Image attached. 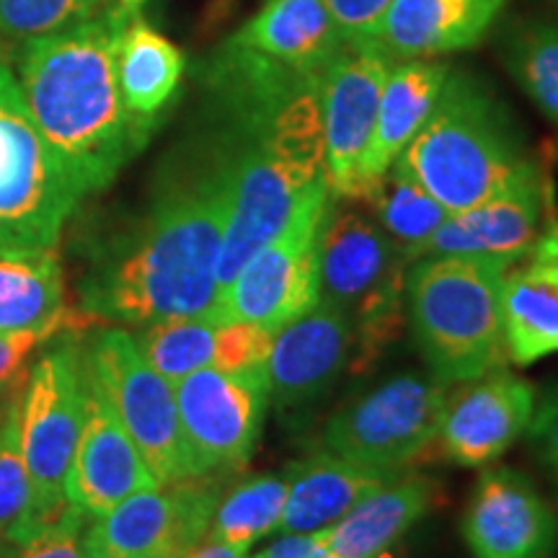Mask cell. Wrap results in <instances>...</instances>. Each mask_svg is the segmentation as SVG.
I'll list each match as a JSON object with an SVG mask.
<instances>
[{
    "label": "cell",
    "instance_id": "6da1fadb",
    "mask_svg": "<svg viewBox=\"0 0 558 558\" xmlns=\"http://www.w3.org/2000/svg\"><path fill=\"white\" fill-rule=\"evenodd\" d=\"M320 73L233 41H222L199 65L209 120L226 135L233 158L218 303L243 264L275 239L305 192L326 177Z\"/></svg>",
    "mask_w": 558,
    "mask_h": 558
},
{
    "label": "cell",
    "instance_id": "7a4b0ae2",
    "mask_svg": "<svg viewBox=\"0 0 558 558\" xmlns=\"http://www.w3.org/2000/svg\"><path fill=\"white\" fill-rule=\"evenodd\" d=\"M230 184V145L209 120L160 173L148 213L86 275L83 311L128 326L209 316L218 303Z\"/></svg>",
    "mask_w": 558,
    "mask_h": 558
},
{
    "label": "cell",
    "instance_id": "3957f363",
    "mask_svg": "<svg viewBox=\"0 0 558 558\" xmlns=\"http://www.w3.org/2000/svg\"><path fill=\"white\" fill-rule=\"evenodd\" d=\"M132 11L101 9L21 45L16 60L26 109L81 197L107 190L156 130L132 114L117 83V41Z\"/></svg>",
    "mask_w": 558,
    "mask_h": 558
},
{
    "label": "cell",
    "instance_id": "277c9868",
    "mask_svg": "<svg viewBox=\"0 0 558 558\" xmlns=\"http://www.w3.org/2000/svg\"><path fill=\"white\" fill-rule=\"evenodd\" d=\"M530 160L505 101L469 70H448L427 122L396 158L448 213L494 197Z\"/></svg>",
    "mask_w": 558,
    "mask_h": 558
},
{
    "label": "cell",
    "instance_id": "5b68a950",
    "mask_svg": "<svg viewBox=\"0 0 558 558\" xmlns=\"http://www.w3.org/2000/svg\"><path fill=\"white\" fill-rule=\"evenodd\" d=\"M507 262L488 256H424L409 267L407 318L439 383L456 386L507 365Z\"/></svg>",
    "mask_w": 558,
    "mask_h": 558
},
{
    "label": "cell",
    "instance_id": "8992f818",
    "mask_svg": "<svg viewBox=\"0 0 558 558\" xmlns=\"http://www.w3.org/2000/svg\"><path fill=\"white\" fill-rule=\"evenodd\" d=\"M409 256L373 215L331 202L318 241V298L337 305L354 331V373L401 337Z\"/></svg>",
    "mask_w": 558,
    "mask_h": 558
},
{
    "label": "cell",
    "instance_id": "52a82bcc",
    "mask_svg": "<svg viewBox=\"0 0 558 558\" xmlns=\"http://www.w3.org/2000/svg\"><path fill=\"white\" fill-rule=\"evenodd\" d=\"M81 199L34 124L13 70L0 65V246L52 248Z\"/></svg>",
    "mask_w": 558,
    "mask_h": 558
},
{
    "label": "cell",
    "instance_id": "ba28073f",
    "mask_svg": "<svg viewBox=\"0 0 558 558\" xmlns=\"http://www.w3.org/2000/svg\"><path fill=\"white\" fill-rule=\"evenodd\" d=\"M83 403L86 365L75 344L62 341L34 362L21 393V450L32 484V525L24 538L73 509L65 481L81 437Z\"/></svg>",
    "mask_w": 558,
    "mask_h": 558
},
{
    "label": "cell",
    "instance_id": "9c48e42d",
    "mask_svg": "<svg viewBox=\"0 0 558 558\" xmlns=\"http://www.w3.org/2000/svg\"><path fill=\"white\" fill-rule=\"evenodd\" d=\"M83 365L160 486L199 478L181 429L173 383L150 367L130 331L96 333Z\"/></svg>",
    "mask_w": 558,
    "mask_h": 558
},
{
    "label": "cell",
    "instance_id": "30bf717a",
    "mask_svg": "<svg viewBox=\"0 0 558 558\" xmlns=\"http://www.w3.org/2000/svg\"><path fill=\"white\" fill-rule=\"evenodd\" d=\"M331 202L326 177L318 179L284 228L243 264L213 316L277 331L308 311L318 300V241Z\"/></svg>",
    "mask_w": 558,
    "mask_h": 558
},
{
    "label": "cell",
    "instance_id": "8fae6325",
    "mask_svg": "<svg viewBox=\"0 0 558 558\" xmlns=\"http://www.w3.org/2000/svg\"><path fill=\"white\" fill-rule=\"evenodd\" d=\"M448 393L435 375H396L329 418L324 450L367 469L403 471L437 442Z\"/></svg>",
    "mask_w": 558,
    "mask_h": 558
},
{
    "label": "cell",
    "instance_id": "7c38bea8",
    "mask_svg": "<svg viewBox=\"0 0 558 558\" xmlns=\"http://www.w3.org/2000/svg\"><path fill=\"white\" fill-rule=\"evenodd\" d=\"M173 393L199 478L230 476L246 469L267 414V373L205 367L173 383Z\"/></svg>",
    "mask_w": 558,
    "mask_h": 558
},
{
    "label": "cell",
    "instance_id": "4fadbf2b",
    "mask_svg": "<svg viewBox=\"0 0 558 558\" xmlns=\"http://www.w3.org/2000/svg\"><path fill=\"white\" fill-rule=\"evenodd\" d=\"M220 488L207 478L143 488L83 535L86 558H179L213 525Z\"/></svg>",
    "mask_w": 558,
    "mask_h": 558
},
{
    "label": "cell",
    "instance_id": "5bb4252c",
    "mask_svg": "<svg viewBox=\"0 0 558 558\" xmlns=\"http://www.w3.org/2000/svg\"><path fill=\"white\" fill-rule=\"evenodd\" d=\"M393 58L375 41H344L320 73L326 184L337 202L357 199L360 160L375 130Z\"/></svg>",
    "mask_w": 558,
    "mask_h": 558
},
{
    "label": "cell",
    "instance_id": "9a60e30c",
    "mask_svg": "<svg viewBox=\"0 0 558 558\" xmlns=\"http://www.w3.org/2000/svg\"><path fill=\"white\" fill-rule=\"evenodd\" d=\"M554 209L548 173L530 158L494 197L448 215L416 251L414 262L424 256H488L512 267L538 243Z\"/></svg>",
    "mask_w": 558,
    "mask_h": 558
},
{
    "label": "cell",
    "instance_id": "2e32d148",
    "mask_svg": "<svg viewBox=\"0 0 558 558\" xmlns=\"http://www.w3.org/2000/svg\"><path fill=\"white\" fill-rule=\"evenodd\" d=\"M460 533L473 558H554L558 514L525 473L499 465L481 473Z\"/></svg>",
    "mask_w": 558,
    "mask_h": 558
},
{
    "label": "cell",
    "instance_id": "e0dca14e",
    "mask_svg": "<svg viewBox=\"0 0 558 558\" xmlns=\"http://www.w3.org/2000/svg\"><path fill=\"white\" fill-rule=\"evenodd\" d=\"M535 388L507 367L463 380L448 393L437 442L463 469H481L512 448L533 422Z\"/></svg>",
    "mask_w": 558,
    "mask_h": 558
},
{
    "label": "cell",
    "instance_id": "ac0fdd59",
    "mask_svg": "<svg viewBox=\"0 0 558 558\" xmlns=\"http://www.w3.org/2000/svg\"><path fill=\"white\" fill-rule=\"evenodd\" d=\"M354 360V331L337 305L316 300L279 326L267 360L269 399L282 409L318 401Z\"/></svg>",
    "mask_w": 558,
    "mask_h": 558
},
{
    "label": "cell",
    "instance_id": "d6986e66",
    "mask_svg": "<svg viewBox=\"0 0 558 558\" xmlns=\"http://www.w3.org/2000/svg\"><path fill=\"white\" fill-rule=\"evenodd\" d=\"M160 486L128 429L88 380L83 427L65 481V497L86 518H101L132 494Z\"/></svg>",
    "mask_w": 558,
    "mask_h": 558
},
{
    "label": "cell",
    "instance_id": "ffe728a7",
    "mask_svg": "<svg viewBox=\"0 0 558 558\" xmlns=\"http://www.w3.org/2000/svg\"><path fill=\"white\" fill-rule=\"evenodd\" d=\"M501 316L509 362L527 367L558 354V215L538 243L505 271Z\"/></svg>",
    "mask_w": 558,
    "mask_h": 558
},
{
    "label": "cell",
    "instance_id": "44dd1931",
    "mask_svg": "<svg viewBox=\"0 0 558 558\" xmlns=\"http://www.w3.org/2000/svg\"><path fill=\"white\" fill-rule=\"evenodd\" d=\"M507 0H393L375 45L393 60H432L476 47Z\"/></svg>",
    "mask_w": 558,
    "mask_h": 558
},
{
    "label": "cell",
    "instance_id": "7402d4cb",
    "mask_svg": "<svg viewBox=\"0 0 558 558\" xmlns=\"http://www.w3.org/2000/svg\"><path fill=\"white\" fill-rule=\"evenodd\" d=\"M448 70L450 65L435 60H403L390 65L388 78L383 83L373 137L360 160L354 202H365L403 148L414 140L418 128L427 122L439 88L448 78Z\"/></svg>",
    "mask_w": 558,
    "mask_h": 558
},
{
    "label": "cell",
    "instance_id": "603a6c76",
    "mask_svg": "<svg viewBox=\"0 0 558 558\" xmlns=\"http://www.w3.org/2000/svg\"><path fill=\"white\" fill-rule=\"evenodd\" d=\"M435 497L432 478L401 471L320 535L333 558H380L429 512Z\"/></svg>",
    "mask_w": 558,
    "mask_h": 558
},
{
    "label": "cell",
    "instance_id": "cb8c5ba5",
    "mask_svg": "<svg viewBox=\"0 0 558 558\" xmlns=\"http://www.w3.org/2000/svg\"><path fill=\"white\" fill-rule=\"evenodd\" d=\"M401 471H378L320 450L284 471V499L279 533H318L339 522L362 497Z\"/></svg>",
    "mask_w": 558,
    "mask_h": 558
},
{
    "label": "cell",
    "instance_id": "d4e9b609",
    "mask_svg": "<svg viewBox=\"0 0 558 558\" xmlns=\"http://www.w3.org/2000/svg\"><path fill=\"white\" fill-rule=\"evenodd\" d=\"M228 41L305 70H324L344 45L324 0H264Z\"/></svg>",
    "mask_w": 558,
    "mask_h": 558
},
{
    "label": "cell",
    "instance_id": "484cf974",
    "mask_svg": "<svg viewBox=\"0 0 558 558\" xmlns=\"http://www.w3.org/2000/svg\"><path fill=\"white\" fill-rule=\"evenodd\" d=\"M117 83L122 99L140 120L158 124L184 75V54L156 26L132 11L117 41Z\"/></svg>",
    "mask_w": 558,
    "mask_h": 558
},
{
    "label": "cell",
    "instance_id": "4316f807",
    "mask_svg": "<svg viewBox=\"0 0 558 558\" xmlns=\"http://www.w3.org/2000/svg\"><path fill=\"white\" fill-rule=\"evenodd\" d=\"M65 311V284L52 248L0 246V331L32 329Z\"/></svg>",
    "mask_w": 558,
    "mask_h": 558
},
{
    "label": "cell",
    "instance_id": "83f0119b",
    "mask_svg": "<svg viewBox=\"0 0 558 558\" xmlns=\"http://www.w3.org/2000/svg\"><path fill=\"white\" fill-rule=\"evenodd\" d=\"M365 205L378 220V226L407 251L411 264H414V254L424 246V241L450 215L399 163L390 166L386 177L375 184V190L365 197Z\"/></svg>",
    "mask_w": 558,
    "mask_h": 558
},
{
    "label": "cell",
    "instance_id": "f1b7e54d",
    "mask_svg": "<svg viewBox=\"0 0 558 558\" xmlns=\"http://www.w3.org/2000/svg\"><path fill=\"white\" fill-rule=\"evenodd\" d=\"M135 341L150 367L177 383L197 369L218 365L220 320L215 316L163 318L143 326Z\"/></svg>",
    "mask_w": 558,
    "mask_h": 558
},
{
    "label": "cell",
    "instance_id": "f546056e",
    "mask_svg": "<svg viewBox=\"0 0 558 558\" xmlns=\"http://www.w3.org/2000/svg\"><path fill=\"white\" fill-rule=\"evenodd\" d=\"M284 499H288L284 476L259 473V476L243 478L226 497H220L209 533L233 548L248 550L279 527Z\"/></svg>",
    "mask_w": 558,
    "mask_h": 558
},
{
    "label": "cell",
    "instance_id": "4dcf8cb0",
    "mask_svg": "<svg viewBox=\"0 0 558 558\" xmlns=\"http://www.w3.org/2000/svg\"><path fill=\"white\" fill-rule=\"evenodd\" d=\"M505 62L527 99L558 128V26H520L507 41Z\"/></svg>",
    "mask_w": 558,
    "mask_h": 558
},
{
    "label": "cell",
    "instance_id": "1f68e13d",
    "mask_svg": "<svg viewBox=\"0 0 558 558\" xmlns=\"http://www.w3.org/2000/svg\"><path fill=\"white\" fill-rule=\"evenodd\" d=\"M32 525V484L21 450V396L0 422V535L19 543Z\"/></svg>",
    "mask_w": 558,
    "mask_h": 558
},
{
    "label": "cell",
    "instance_id": "d6a6232c",
    "mask_svg": "<svg viewBox=\"0 0 558 558\" xmlns=\"http://www.w3.org/2000/svg\"><path fill=\"white\" fill-rule=\"evenodd\" d=\"M101 11V0H0V37L26 41L52 37Z\"/></svg>",
    "mask_w": 558,
    "mask_h": 558
},
{
    "label": "cell",
    "instance_id": "836d02e7",
    "mask_svg": "<svg viewBox=\"0 0 558 558\" xmlns=\"http://www.w3.org/2000/svg\"><path fill=\"white\" fill-rule=\"evenodd\" d=\"M90 324H99L86 311H65L62 316L47 320V324L32 326V329L21 331H0V390H5L13 383L24 380L26 367L37 349L50 344L60 333H81L86 331Z\"/></svg>",
    "mask_w": 558,
    "mask_h": 558
},
{
    "label": "cell",
    "instance_id": "e575fe53",
    "mask_svg": "<svg viewBox=\"0 0 558 558\" xmlns=\"http://www.w3.org/2000/svg\"><path fill=\"white\" fill-rule=\"evenodd\" d=\"M83 518L81 509H70L60 520L39 527L29 538L19 541L9 558H86L83 554Z\"/></svg>",
    "mask_w": 558,
    "mask_h": 558
},
{
    "label": "cell",
    "instance_id": "d590c367",
    "mask_svg": "<svg viewBox=\"0 0 558 558\" xmlns=\"http://www.w3.org/2000/svg\"><path fill=\"white\" fill-rule=\"evenodd\" d=\"M344 41H373L393 0H324Z\"/></svg>",
    "mask_w": 558,
    "mask_h": 558
},
{
    "label": "cell",
    "instance_id": "8d00e7d4",
    "mask_svg": "<svg viewBox=\"0 0 558 558\" xmlns=\"http://www.w3.org/2000/svg\"><path fill=\"white\" fill-rule=\"evenodd\" d=\"M527 437L535 456L550 471H558V383L543 390L538 403H535V414L527 427Z\"/></svg>",
    "mask_w": 558,
    "mask_h": 558
},
{
    "label": "cell",
    "instance_id": "74e56055",
    "mask_svg": "<svg viewBox=\"0 0 558 558\" xmlns=\"http://www.w3.org/2000/svg\"><path fill=\"white\" fill-rule=\"evenodd\" d=\"M259 558H333V554L318 530V533H284Z\"/></svg>",
    "mask_w": 558,
    "mask_h": 558
},
{
    "label": "cell",
    "instance_id": "f35d334b",
    "mask_svg": "<svg viewBox=\"0 0 558 558\" xmlns=\"http://www.w3.org/2000/svg\"><path fill=\"white\" fill-rule=\"evenodd\" d=\"M179 558H246V550L233 548L230 543L215 538L213 533H207L205 538H199L192 548H186Z\"/></svg>",
    "mask_w": 558,
    "mask_h": 558
},
{
    "label": "cell",
    "instance_id": "ab89813d",
    "mask_svg": "<svg viewBox=\"0 0 558 558\" xmlns=\"http://www.w3.org/2000/svg\"><path fill=\"white\" fill-rule=\"evenodd\" d=\"M145 0H120V5H128V9H137V5H143Z\"/></svg>",
    "mask_w": 558,
    "mask_h": 558
},
{
    "label": "cell",
    "instance_id": "60d3db41",
    "mask_svg": "<svg viewBox=\"0 0 558 558\" xmlns=\"http://www.w3.org/2000/svg\"><path fill=\"white\" fill-rule=\"evenodd\" d=\"M554 473V488H556V499H558V471H550Z\"/></svg>",
    "mask_w": 558,
    "mask_h": 558
},
{
    "label": "cell",
    "instance_id": "b9f144b4",
    "mask_svg": "<svg viewBox=\"0 0 558 558\" xmlns=\"http://www.w3.org/2000/svg\"><path fill=\"white\" fill-rule=\"evenodd\" d=\"M0 65H5V60H3V52H0Z\"/></svg>",
    "mask_w": 558,
    "mask_h": 558
},
{
    "label": "cell",
    "instance_id": "7bdbcfd3",
    "mask_svg": "<svg viewBox=\"0 0 558 558\" xmlns=\"http://www.w3.org/2000/svg\"><path fill=\"white\" fill-rule=\"evenodd\" d=\"M256 558H259V556H256Z\"/></svg>",
    "mask_w": 558,
    "mask_h": 558
}]
</instances>
